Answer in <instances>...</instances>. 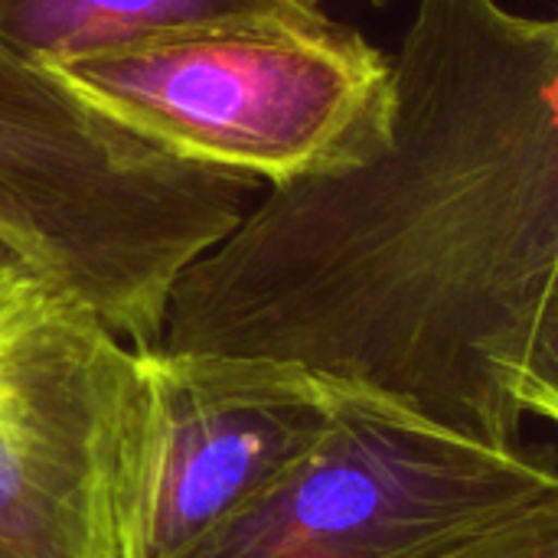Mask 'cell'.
Wrapping results in <instances>:
<instances>
[{"label":"cell","mask_w":558,"mask_h":558,"mask_svg":"<svg viewBox=\"0 0 558 558\" xmlns=\"http://www.w3.org/2000/svg\"><path fill=\"white\" fill-rule=\"evenodd\" d=\"M558 281V13L418 0L389 141L271 186L173 284L160 353L298 366L520 448Z\"/></svg>","instance_id":"obj_1"},{"label":"cell","mask_w":558,"mask_h":558,"mask_svg":"<svg viewBox=\"0 0 558 558\" xmlns=\"http://www.w3.org/2000/svg\"><path fill=\"white\" fill-rule=\"evenodd\" d=\"M255 186L144 144L0 46V235L134 353L160 347L177 278Z\"/></svg>","instance_id":"obj_2"},{"label":"cell","mask_w":558,"mask_h":558,"mask_svg":"<svg viewBox=\"0 0 558 558\" xmlns=\"http://www.w3.org/2000/svg\"><path fill=\"white\" fill-rule=\"evenodd\" d=\"M46 72L144 144L268 186L356 167L392 124V56L324 10L177 33Z\"/></svg>","instance_id":"obj_3"},{"label":"cell","mask_w":558,"mask_h":558,"mask_svg":"<svg viewBox=\"0 0 558 558\" xmlns=\"http://www.w3.org/2000/svg\"><path fill=\"white\" fill-rule=\"evenodd\" d=\"M556 484V464L523 448L340 389L304 458L180 558H422Z\"/></svg>","instance_id":"obj_4"},{"label":"cell","mask_w":558,"mask_h":558,"mask_svg":"<svg viewBox=\"0 0 558 558\" xmlns=\"http://www.w3.org/2000/svg\"><path fill=\"white\" fill-rule=\"evenodd\" d=\"M141 356L36 278L0 301V558H121Z\"/></svg>","instance_id":"obj_5"},{"label":"cell","mask_w":558,"mask_h":558,"mask_svg":"<svg viewBox=\"0 0 558 558\" xmlns=\"http://www.w3.org/2000/svg\"><path fill=\"white\" fill-rule=\"evenodd\" d=\"M121 558H180L262 497L330 425L340 389L284 363L137 353Z\"/></svg>","instance_id":"obj_6"},{"label":"cell","mask_w":558,"mask_h":558,"mask_svg":"<svg viewBox=\"0 0 558 558\" xmlns=\"http://www.w3.org/2000/svg\"><path fill=\"white\" fill-rule=\"evenodd\" d=\"M307 0H0V46L39 69L177 33L311 20Z\"/></svg>","instance_id":"obj_7"},{"label":"cell","mask_w":558,"mask_h":558,"mask_svg":"<svg viewBox=\"0 0 558 558\" xmlns=\"http://www.w3.org/2000/svg\"><path fill=\"white\" fill-rule=\"evenodd\" d=\"M422 558H558V484Z\"/></svg>","instance_id":"obj_8"},{"label":"cell","mask_w":558,"mask_h":558,"mask_svg":"<svg viewBox=\"0 0 558 558\" xmlns=\"http://www.w3.org/2000/svg\"><path fill=\"white\" fill-rule=\"evenodd\" d=\"M520 402L526 415L558 425V281L530 347V360L520 379Z\"/></svg>","instance_id":"obj_9"},{"label":"cell","mask_w":558,"mask_h":558,"mask_svg":"<svg viewBox=\"0 0 558 558\" xmlns=\"http://www.w3.org/2000/svg\"><path fill=\"white\" fill-rule=\"evenodd\" d=\"M36 278H43L39 268H36V265L7 239V235H0V301H3L7 294L20 291L23 284L36 281ZM49 284H52V281H49Z\"/></svg>","instance_id":"obj_10"},{"label":"cell","mask_w":558,"mask_h":558,"mask_svg":"<svg viewBox=\"0 0 558 558\" xmlns=\"http://www.w3.org/2000/svg\"><path fill=\"white\" fill-rule=\"evenodd\" d=\"M307 3H314V7H320L324 0H307ZM369 3H373V7H389L392 0H369Z\"/></svg>","instance_id":"obj_11"}]
</instances>
